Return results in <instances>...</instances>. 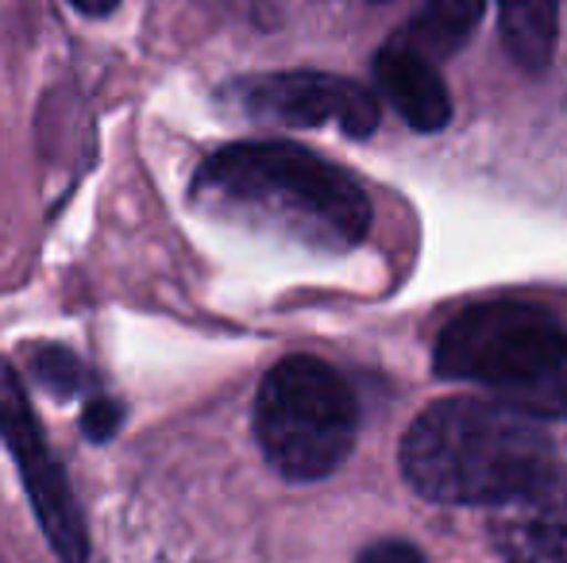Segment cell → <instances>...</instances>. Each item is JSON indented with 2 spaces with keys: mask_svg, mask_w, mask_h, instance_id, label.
I'll use <instances>...</instances> for the list:
<instances>
[{
  "mask_svg": "<svg viewBox=\"0 0 567 563\" xmlns=\"http://www.w3.org/2000/svg\"><path fill=\"white\" fill-rule=\"evenodd\" d=\"M194 205L309 251H351L371 228L355 174L293 143H231L209 155L194 178Z\"/></svg>",
  "mask_w": 567,
  "mask_h": 563,
  "instance_id": "cell-1",
  "label": "cell"
},
{
  "mask_svg": "<svg viewBox=\"0 0 567 563\" xmlns=\"http://www.w3.org/2000/svg\"><path fill=\"white\" fill-rule=\"evenodd\" d=\"M553 463L537 417L502 402H433L402 436L405 482L436 505H494Z\"/></svg>",
  "mask_w": 567,
  "mask_h": 563,
  "instance_id": "cell-2",
  "label": "cell"
},
{
  "mask_svg": "<svg viewBox=\"0 0 567 563\" xmlns=\"http://www.w3.org/2000/svg\"><path fill=\"white\" fill-rule=\"evenodd\" d=\"M436 375L475 383L537 421H567V329L548 309L494 301L460 313L436 340Z\"/></svg>",
  "mask_w": 567,
  "mask_h": 563,
  "instance_id": "cell-3",
  "label": "cell"
},
{
  "mask_svg": "<svg viewBox=\"0 0 567 563\" xmlns=\"http://www.w3.org/2000/svg\"><path fill=\"white\" fill-rule=\"evenodd\" d=\"M359 406L337 367L290 355L267 371L255 398V440L282 479L313 482L332 475L355 448Z\"/></svg>",
  "mask_w": 567,
  "mask_h": 563,
  "instance_id": "cell-4",
  "label": "cell"
},
{
  "mask_svg": "<svg viewBox=\"0 0 567 563\" xmlns=\"http://www.w3.org/2000/svg\"><path fill=\"white\" fill-rule=\"evenodd\" d=\"M228 105L251 121L286 124V128H324L337 124L343 136L367 139L379 128V101L359 82L337 74H255L228 85Z\"/></svg>",
  "mask_w": 567,
  "mask_h": 563,
  "instance_id": "cell-5",
  "label": "cell"
},
{
  "mask_svg": "<svg viewBox=\"0 0 567 563\" xmlns=\"http://www.w3.org/2000/svg\"><path fill=\"white\" fill-rule=\"evenodd\" d=\"M0 436H4L8 451L16 456L20 479L31 498V510H35L51 549L66 563H85L90 560L85 518L78 510L74 490H70L59 459L47 451L43 428H39L35 414H31L28 398H23L20 378H16V371L4 359H0Z\"/></svg>",
  "mask_w": 567,
  "mask_h": 563,
  "instance_id": "cell-6",
  "label": "cell"
},
{
  "mask_svg": "<svg viewBox=\"0 0 567 563\" xmlns=\"http://www.w3.org/2000/svg\"><path fill=\"white\" fill-rule=\"evenodd\" d=\"M491 549L506 563H567V467L553 463L486 513Z\"/></svg>",
  "mask_w": 567,
  "mask_h": 563,
  "instance_id": "cell-7",
  "label": "cell"
},
{
  "mask_svg": "<svg viewBox=\"0 0 567 563\" xmlns=\"http://www.w3.org/2000/svg\"><path fill=\"white\" fill-rule=\"evenodd\" d=\"M374 85L398 116L417 132H441L452 121V97L444 77L425 54L402 43H386L374 54Z\"/></svg>",
  "mask_w": 567,
  "mask_h": 563,
  "instance_id": "cell-8",
  "label": "cell"
},
{
  "mask_svg": "<svg viewBox=\"0 0 567 563\" xmlns=\"http://www.w3.org/2000/svg\"><path fill=\"white\" fill-rule=\"evenodd\" d=\"M498 28L509 59L529 74H540L556 54L560 0H498Z\"/></svg>",
  "mask_w": 567,
  "mask_h": 563,
  "instance_id": "cell-9",
  "label": "cell"
},
{
  "mask_svg": "<svg viewBox=\"0 0 567 563\" xmlns=\"http://www.w3.org/2000/svg\"><path fill=\"white\" fill-rule=\"evenodd\" d=\"M483 8H486V0H429L394 43L425 54L429 62L449 59V54H455L467 43L471 31L478 28Z\"/></svg>",
  "mask_w": 567,
  "mask_h": 563,
  "instance_id": "cell-10",
  "label": "cell"
},
{
  "mask_svg": "<svg viewBox=\"0 0 567 563\" xmlns=\"http://www.w3.org/2000/svg\"><path fill=\"white\" fill-rule=\"evenodd\" d=\"M28 367L31 378H35L43 390H51L54 398H70V394L82 390V363H78L74 352L59 344H43V347H31L28 352Z\"/></svg>",
  "mask_w": 567,
  "mask_h": 563,
  "instance_id": "cell-11",
  "label": "cell"
},
{
  "mask_svg": "<svg viewBox=\"0 0 567 563\" xmlns=\"http://www.w3.org/2000/svg\"><path fill=\"white\" fill-rule=\"evenodd\" d=\"M120 421H124V409H120V402H109V398L90 402L82 414V428L90 440H109V436H116Z\"/></svg>",
  "mask_w": 567,
  "mask_h": 563,
  "instance_id": "cell-12",
  "label": "cell"
},
{
  "mask_svg": "<svg viewBox=\"0 0 567 563\" xmlns=\"http://www.w3.org/2000/svg\"><path fill=\"white\" fill-rule=\"evenodd\" d=\"M359 563H425V556L405 541H379L359 556Z\"/></svg>",
  "mask_w": 567,
  "mask_h": 563,
  "instance_id": "cell-13",
  "label": "cell"
},
{
  "mask_svg": "<svg viewBox=\"0 0 567 563\" xmlns=\"http://www.w3.org/2000/svg\"><path fill=\"white\" fill-rule=\"evenodd\" d=\"M70 4H74L78 12H85V15H109L120 0H70Z\"/></svg>",
  "mask_w": 567,
  "mask_h": 563,
  "instance_id": "cell-14",
  "label": "cell"
}]
</instances>
